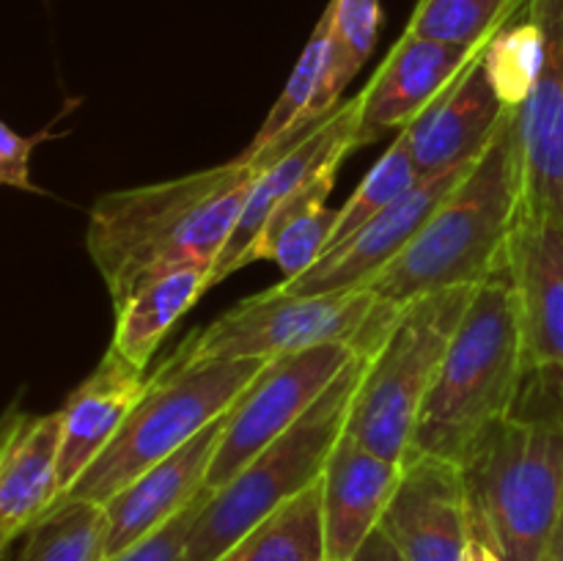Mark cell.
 <instances>
[{"instance_id":"obj_36","label":"cell","mask_w":563,"mask_h":561,"mask_svg":"<svg viewBox=\"0 0 563 561\" xmlns=\"http://www.w3.org/2000/svg\"><path fill=\"white\" fill-rule=\"evenodd\" d=\"M9 548H11V542L0 539V561H5V556H9Z\"/></svg>"},{"instance_id":"obj_37","label":"cell","mask_w":563,"mask_h":561,"mask_svg":"<svg viewBox=\"0 0 563 561\" xmlns=\"http://www.w3.org/2000/svg\"><path fill=\"white\" fill-rule=\"evenodd\" d=\"M218 561H240V559H236V550H234V548H231V550H229V553H225V556H223V559H218Z\"/></svg>"},{"instance_id":"obj_26","label":"cell","mask_w":563,"mask_h":561,"mask_svg":"<svg viewBox=\"0 0 563 561\" xmlns=\"http://www.w3.org/2000/svg\"><path fill=\"white\" fill-rule=\"evenodd\" d=\"M104 537L102 504L64 498L25 534L16 561H104Z\"/></svg>"},{"instance_id":"obj_19","label":"cell","mask_w":563,"mask_h":561,"mask_svg":"<svg viewBox=\"0 0 563 561\" xmlns=\"http://www.w3.org/2000/svg\"><path fill=\"white\" fill-rule=\"evenodd\" d=\"M152 377L108 350L99 366L77 385L60 407L58 484L60 498L75 487L91 462L113 443L119 429L148 391Z\"/></svg>"},{"instance_id":"obj_5","label":"cell","mask_w":563,"mask_h":561,"mask_svg":"<svg viewBox=\"0 0 563 561\" xmlns=\"http://www.w3.org/2000/svg\"><path fill=\"white\" fill-rule=\"evenodd\" d=\"M368 352H357L324 394L258 451L229 484L212 490L187 537L185 561H218L240 544L264 517L322 479L328 457L346 429Z\"/></svg>"},{"instance_id":"obj_6","label":"cell","mask_w":563,"mask_h":561,"mask_svg":"<svg viewBox=\"0 0 563 561\" xmlns=\"http://www.w3.org/2000/svg\"><path fill=\"white\" fill-rule=\"evenodd\" d=\"M267 361H212L165 366L119 429L113 443L91 462L64 498L108 504L121 487L163 462L198 432L223 418ZM60 498V501H64Z\"/></svg>"},{"instance_id":"obj_4","label":"cell","mask_w":563,"mask_h":561,"mask_svg":"<svg viewBox=\"0 0 563 561\" xmlns=\"http://www.w3.org/2000/svg\"><path fill=\"white\" fill-rule=\"evenodd\" d=\"M471 537L504 561H542L563 512V429L542 418L489 424L456 462Z\"/></svg>"},{"instance_id":"obj_31","label":"cell","mask_w":563,"mask_h":561,"mask_svg":"<svg viewBox=\"0 0 563 561\" xmlns=\"http://www.w3.org/2000/svg\"><path fill=\"white\" fill-rule=\"evenodd\" d=\"M517 416L542 418L563 429V372L559 369H531L522 383Z\"/></svg>"},{"instance_id":"obj_7","label":"cell","mask_w":563,"mask_h":561,"mask_svg":"<svg viewBox=\"0 0 563 561\" xmlns=\"http://www.w3.org/2000/svg\"><path fill=\"white\" fill-rule=\"evenodd\" d=\"M401 308L377 302L368 289L333 295H286L278 286L236 302L212 324L192 333L165 366L212 361H275L319 344H352L372 355Z\"/></svg>"},{"instance_id":"obj_24","label":"cell","mask_w":563,"mask_h":561,"mask_svg":"<svg viewBox=\"0 0 563 561\" xmlns=\"http://www.w3.org/2000/svg\"><path fill=\"white\" fill-rule=\"evenodd\" d=\"M234 550L240 561H324L322 479L264 517Z\"/></svg>"},{"instance_id":"obj_9","label":"cell","mask_w":563,"mask_h":561,"mask_svg":"<svg viewBox=\"0 0 563 561\" xmlns=\"http://www.w3.org/2000/svg\"><path fill=\"white\" fill-rule=\"evenodd\" d=\"M355 355L357 350L352 344H319L264 363L229 410L209 465L207 487L220 490L229 484L258 451L280 438L324 394Z\"/></svg>"},{"instance_id":"obj_23","label":"cell","mask_w":563,"mask_h":561,"mask_svg":"<svg viewBox=\"0 0 563 561\" xmlns=\"http://www.w3.org/2000/svg\"><path fill=\"white\" fill-rule=\"evenodd\" d=\"M330 50H333V11L328 9L319 16L317 28L308 36L306 47H302L300 58H297L295 69H291L289 82L284 86L280 97L275 99V105L269 108L267 119L258 127L256 138L247 143L245 152L240 154V160H253L262 152H267L273 143H278L280 138H286L289 132L300 130V127H311L317 121L311 119V105L317 99L319 88H322L324 72L330 64ZM322 121V119H319Z\"/></svg>"},{"instance_id":"obj_21","label":"cell","mask_w":563,"mask_h":561,"mask_svg":"<svg viewBox=\"0 0 563 561\" xmlns=\"http://www.w3.org/2000/svg\"><path fill=\"white\" fill-rule=\"evenodd\" d=\"M212 264L192 262L143 280L115 308V333L110 350L146 372L174 324L209 289Z\"/></svg>"},{"instance_id":"obj_25","label":"cell","mask_w":563,"mask_h":561,"mask_svg":"<svg viewBox=\"0 0 563 561\" xmlns=\"http://www.w3.org/2000/svg\"><path fill=\"white\" fill-rule=\"evenodd\" d=\"M333 11V50L324 72L322 88L311 105V119L319 121L341 105L346 82L363 69L374 53L383 28V6L379 0H330Z\"/></svg>"},{"instance_id":"obj_14","label":"cell","mask_w":563,"mask_h":561,"mask_svg":"<svg viewBox=\"0 0 563 561\" xmlns=\"http://www.w3.org/2000/svg\"><path fill=\"white\" fill-rule=\"evenodd\" d=\"M357 132H361V94L341 102L333 113L313 124L295 146L286 148L275 163L267 165V170L253 185L251 198L242 209V218L231 234L229 245L212 264L209 289L240 270L242 253L256 240L258 229L280 198L306 187L324 170H339V165L357 148Z\"/></svg>"},{"instance_id":"obj_32","label":"cell","mask_w":563,"mask_h":561,"mask_svg":"<svg viewBox=\"0 0 563 561\" xmlns=\"http://www.w3.org/2000/svg\"><path fill=\"white\" fill-rule=\"evenodd\" d=\"M47 135L49 132H38V135L25 138L11 130L5 121H0V185L38 193V187L31 182V154L36 143Z\"/></svg>"},{"instance_id":"obj_34","label":"cell","mask_w":563,"mask_h":561,"mask_svg":"<svg viewBox=\"0 0 563 561\" xmlns=\"http://www.w3.org/2000/svg\"><path fill=\"white\" fill-rule=\"evenodd\" d=\"M542 561H563V512H561L559 522H555L553 534H550Z\"/></svg>"},{"instance_id":"obj_12","label":"cell","mask_w":563,"mask_h":561,"mask_svg":"<svg viewBox=\"0 0 563 561\" xmlns=\"http://www.w3.org/2000/svg\"><path fill=\"white\" fill-rule=\"evenodd\" d=\"M379 531L405 561H465L471 515L460 465L410 451Z\"/></svg>"},{"instance_id":"obj_17","label":"cell","mask_w":563,"mask_h":561,"mask_svg":"<svg viewBox=\"0 0 563 561\" xmlns=\"http://www.w3.org/2000/svg\"><path fill=\"white\" fill-rule=\"evenodd\" d=\"M405 462H394L341 435L322 473L324 561H352L383 522L401 482Z\"/></svg>"},{"instance_id":"obj_8","label":"cell","mask_w":563,"mask_h":561,"mask_svg":"<svg viewBox=\"0 0 563 561\" xmlns=\"http://www.w3.org/2000/svg\"><path fill=\"white\" fill-rule=\"evenodd\" d=\"M473 289L438 292L401 308L383 344L368 355L346 435L388 460H407L421 407Z\"/></svg>"},{"instance_id":"obj_33","label":"cell","mask_w":563,"mask_h":561,"mask_svg":"<svg viewBox=\"0 0 563 561\" xmlns=\"http://www.w3.org/2000/svg\"><path fill=\"white\" fill-rule=\"evenodd\" d=\"M352 561H405V559H401L399 550L394 548V542H390V539L377 528V531L363 542V548L357 550Z\"/></svg>"},{"instance_id":"obj_13","label":"cell","mask_w":563,"mask_h":561,"mask_svg":"<svg viewBox=\"0 0 563 561\" xmlns=\"http://www.w3.org/2000/svg\"><path fill=\"white\" fill-rule=\"evenodd\" d=\"M489 44V42H487ZM478 50H462L438 38L405 31L368 86L361 91V132L357 148L374 143L390 130L410 127L440 94L467 69Z\"/></svg>"},{"instance_id":"obj_2","label":"cell","mask_w":563,"mask_h":561,"mask_svg":"<svg viewBox=\"0 0 563 561\" xmlns=\"http://www.w3.org/2000/svg\"><path fill=\"white\" fill-rule=\"evenodd\" d=\"M520 209V130L517 108H509L482 157L368 292L383 306L405 308L438 292L473 289L504 267Z\"/></svg>"},{"instance_id":"obj_20","label":"cell","mask_w":563,"mask_h":561,"mask_svg":"<svg viewBox=\"0 0 563 561\" xmlns=\"http://www.w3.org/2000/svg\"><path fill=\"white\" fill-rule=\"evenodd\" d=\"M60 410L0 424V539L14 542L60 501Z\"/></svg>"},{"instance_id":"obj_29","label":"cell","mask_w":563,"mask_h":561,"mask_svg":"<svg viewBox=\"0 0 563 561\" xmlns=\"http://www.w3.org/2000/svg\"><path fill=\"white\" fill-rule=\"evenodd\" d=\"M542 28L528 3L520 14L484 47V69L506 108H520L531 94L542 66Z\"/></svg>"},{"instance_id":"obj_1","label":"cell","mask_w":563,"mask_h":561,"mask_svg":"<svg viewBox=\"0 0 563 561\" xmlns=\"http://www.w3.org/2000/svg\"><path fill=\"white\" fill-rule=\"evenodd\" d=\"M311 127L289 132L253 160L236 157L179 179L104 193L88 215L86 248L113 308L165 270L218 262L258 176Z\"/></svg>"},{"instance_id":"obj_22","label":"cell","mask_w":563,"mask_h":561,"mask_svg":"<svg viewBox=\"0 0 563 561\" xmlns=\"http://www.w3.org/2000/svg\"><path fill=\"white\" fill-rule=\"evenodd\" d=\"M335 185V170H324L306 187L280 198L258 229L256 240L242 253L240 267L267 258L284 273V280H295L322 258L333 237L339 209L328 207V196Z\"/></svg>"},{"instance_id":"obj_18","label":"cell","mask_w":563,"mask_h":561,"mask_svg":"<svg viewBox=\"0 0 563 561\" xmlns=\"http://www.w3.org/2000/svg\"><path fill=\"white\" fill-rule=\"evenodd\" d=\"M484 47L440 94L438 102L429 105L410 127H405L421 176L482 157L500 121L509 113L484 69Z\"/></svg>"},{"instance_id":"obj_3","label":"cell","mask_w":563,"mask_h":561,"mask_svg":"<svg viewBox=\"0 0 563 561\" xmlns=\"http://www.w3.org/2000/svg\"><path fill=\"white\" fill-rule=\"evenodd\" d=\"M526 377L520 311L504 262L467 300L421 407L410 451L460 462L489 424L515 413Z\"/></svg>"},{"instance_id":"obj_16","label":"cell","mask_w":563,"mask_h":561,"mask_svg":"<svg viewBox=\"0 0 563 561\" xmlns=\"http://www.w3.org/2000/svg\"><path fill=\"white\" fill-rule=\"evenodd\" d=\"M506 270L520 311L528 372H563V229L553 220L520 215L511 231Z\"/></svg>"},{"instance_id":"obj_11","label":"cell","mask_w":563,"mask_h":561,"mask_svg":"<svg viewBox=\"0 0 563 561\" xmlns=\"http://www.w3.org/2000/svg\"><path fill=\"white\" fill-rule=\"evenodd\" d=\"M542 28V66L517 108L522 160V209L563 229V0H528Z\"/></svg>"},{"instance_id":"obj_10","label":"cell","mask_w":563,"mask_h":561,"mask_svg":"<svg viewBox=\"0 0 563 561\" xmlns=\"http://www.w3.org/2000/svg\"><path fill=\"white\" fill-rule=\"evenodd\" d=\"M473 163L421 176V182L410 187L394 207L361 226L350 240L324 253L311 270L297 275L295 280H280L278 289L286 295H333V292L368 289L372 280L410 245L412 237L432 218L438 204L454 190L456 182L471 170Z\"/></svg>"},{"instance_id":"obj_27","label":"cell","mask_w":563,"mask_h":561,"mask_svg":"<svg viewBox=\"0 0 563 561\" xmlns=\"http://www.w3.org/2000/svg\"><path fill=\"white\" fill-rule=\"evenodd\" d=\"M528 0H418L405 31L462 50L493 42Z\"/></svg>"},{"instance_id":"obj_30","label":"cell","mask_w":563,"mask_h":561,"mask_svg":"<svg viewBox=\"0 0 563 561\" xmlns=\"http://www.w3.org/2000/svg\"><path fill=\"white\" fill-rule=\"evenodd\" d=\"M209 495H212V490L207 487L190 506H187V509H181L174 520H168L163 528L148 534L146 539H141L137 544L126 548L124 553L110 556V559L104 561H185L187 537H190L192 522H196L198 512H201L203 501H207Z\"/></svg>"},{"instance_id":"obj_15","label":"cell","mask_w":563,"mask_h":561,"mask_svg":"<svg viewBox=\"0 0 563 561\" xmlns=\"http://www.w3.org/2000/svg\"><path fill=\"white\" fill-rule=\"evenodd\" d=\"M225 418L229 413L102 504L108 515L104 559L124 553L126 548L163 528L207 490V473L225 429Z\"/></svg>"},{"instance_id":"obj_35","label":"cell","mask_w":563,"mask_h":561,"mask_svg":"<svg viewBox=\"0 0 563 561\" xmlns=\"http://www.w3.org/2000/svg\"><path fill=\"white\" fill-rule=\"evenodd\" d=\"M465 561H504V559H500L489 544H484L482 539L471 537V544H467L465 550Z\"/></svg>"},{"instance_id":"obj_28","label":"cell","mask_w":563,"mask_h":561,"mask_svg":"<svg viewBox=\"0 0 563 561\" xmlns=\"http://www.w3.org/2000/svg\"><path fill=\"white\" fill-rule=\"evenodd\" d=\"M418 182H421V170H418L416 157H412L410 138H407V132L401 130L396 132L388 152L374 163V168L368 170L366 179L357 185V190L352 193L350 201L339 209V220H335V229L328 242V251H333L335 245L350 240L361 226H366L368 220L377 218L379 212L394 207V204L399 201L410 187H416Z\"/></svg>"}]
</instances>
